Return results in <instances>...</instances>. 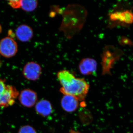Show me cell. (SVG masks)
Instances as JSON below:
<instances>
[{
	"instance_id": "cell-1",
	"label": "cell",
	"mask_w": 133,
	"mask_h": 133,
	"mask_svg": "<svg viewBox=\"0 0 133 133\" xmlns=\"http://www.w3.org/2000/svg\"><path fill=\"white\" fill-rule=\"evenodd\" d=\"M57 77L62 85L60 92L64 95L73 96L79 101H84L90 88V85L84 79L76 78L66 70L58 72Z\"/></svg>"
},
{
	"instance_id": "cell-2",
	"label": "cell",
	"mask_w": 133,
	"mask_h": 133,
	"mask_svg": "<svg viewBox=\"0 0 133 133\" xmlns=\"http://www.w3.org/2000/svg\"><path fill=\"white\" fill-rule=\"evenodd\" d=\"M19 92L15 87L6 84L3 79H0V107L11 106L15 104Z\"/></svg>"
},
{
	"instance_id": "cell-3",
	"label": "cell",
	"mask_w": 133,
	"mask_h": 133,
	"mask_svg": "<svg viewBox=\"0 0 133 133\" xmlns=\"http://www.w3.org/2000/svg\"><path fill=\"white\" fill-rule=\"evenodd\" d=\"M18 51L17 43L12 37H6L0 41V55L6 58L13 57Z\"/></svg>"
},
{
	"instance_id": "cell-4",
	"label": "cell",
	"mask_w": 133,
	"mask_h": 133,
	"mask_svg": "<svg viewBox=\"0 0 133 133\" xmlns=\"http://www.w3.org/2000/svg\"><path fill=\"white\" fill-rule=\"evenodd\" d=\"M42 68L41 65L35 62H30L25 65L23 70L24 77L29 80L36 81L41 77Z\"/></svg>"
},
{
	"instance_id": "cell-5",
	"label": "cell",
	"mask_w": 133,
	"mask_h": 133,
	"mask_svg": "<svg viewBox=\"0 0 133 133\" xmlns=\"http://www.w3.org/2000/svg\"><path fill=\"white\" fill-rule=\"evenodd\" d=\"M97 63L95 59L85 58L80 61L78 69L81 74L84 76H95L97 72Z\"/></svg>"
},
{
	"instance_id": "cell-6",
	"label": "cell",
	"mask_w": 133,
	"mask_h": 133,
	"mask_svg": "<svg viewBox=\"0 0 133 133\" xmlns=\"http://www.w3.org/2000/svg\"><path fill=\"white\" fill-rule=\"evenodd\" d=\"M19 102L23 106L31 108L35 105L36 103L38 96L36 93L29 89H25L19 93Z\"/></svg>"
},
{
	"instance_id": "cell-7",
	"label": "cell",
	"mask_w": 133,
	"mask_h": 133,
	"mask_svg": "<svg viewBox=\"0 0 133 133\" xmlns=\"http://www.w3.org/2000/svg\"><path fill=\"white\" fill-rule=\"evenodd\" d=\"M15 35L17 39L21 42H29L33 37V30L28 25L22 24L17 28Z\"/></svg>"
},
{
	"instance_id": "cell-8",
	"label": "cell",
	"mask_w": 133,
	"mask_h": 133,
	"mask_svg": "<svg viewBox=\"0 0 133 133\" xmlns=\"http://www.w3.org/2000/svg\"><path fill=\"white\" fill-rule=\"evenodd\" d=\"M61 104L63 109L67 112L76 111L79 106V101L75 97L70 95H64L62 98Z\"/></svg>"
},
{
	"instance_id": "cell-9",
	"label": "cell",
	"mask_w": 133,
	"mask_h": 133,
	"mask_svg": "<svg viewBox=\"0 0 133 133\" xmlns=\"http://www.w3.org/2000/svg\"><path fill=\"white\" fill-rule=\"evenodd\" d=\"M35 111L38 115L44 117H48L53 112V108L49 101L42 99L36 104Z\"/></svg>"
},
{
	"instance_id": "cell-10",
	"label": "cell",
	"mask_w": 133,
	"mask_h": 133,
	"mask_svg": "<svg viewBox=\"0 0 133 133\" xmlns=\"http://www.w3.org/2000/svg\"><path fill=\"white\" fill-rule=\"evenodd\" d=\"M37 1L34 0H21V8L26 12H33L37 8Z\"/></svg>"
},
{
	"instance_id": "cell-11",
	"label": "cell",
	"mask_w": 133,
	"mask_h": 133,
	"mask_svg": "<svg viewBox=\"0 0 133 133\" xmlns=\"http://www.w3.org/2000/svg\"><path fill=\"white\" fill-rule=\"evenodd\" d=\"M18 133H37L36 129L29 125H25L19 129Z\"/></svg>"
},
{
	"instance_id": "cell-12",
	"label": "cell",
	"mask_w": 133,
	"mask_h": 133,
	"mask_svg": "<svg viewBox=\"0 0 133 133\" xmlns=\"http://www.w3.org/2000/svg\"><path fill=\"white\" fill-rule=\"evenodd\" d=\"M9 5L15 9L21 8V0H12L8 1Z\"/></svg>"
},
{
	"instance_id": "cell-13",
	"label": "cell",
	"mask_w": 133,
	"mask_h": 133,
	"mask_svg": "<svg viewBox=\"0 0 133 133\" xmlns=\"http://www.w3.org/2000/svg\"><path fill=\"white\" fill-rule=\"evenodd\" d=\"M69 133H80L78 131H74L73 130H71Z\"/></svg>"
}]
</instances>
